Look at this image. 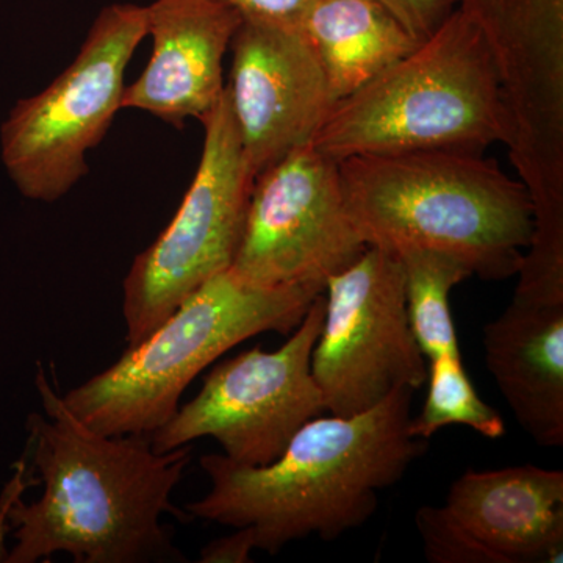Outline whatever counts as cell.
<instances>
[{
    "label": "cell",
    "mask_w": 563,
    "mask_h": 563,
    "mask_svg": "<svg viewBox=\"0 0 563 563\" xmlns=\"http://www.w3.org/2000/svg\"><path fill=\"white\" fill-rule=\"evenodd\" d=\"M46 417L27 428L33 468L44 485L38 501L16 499V528L5 562L35 563L66 553L77 563L185 562L163 515L187 520L172 503L191 462L192 446L152 450L151 435L107 437L76 417L38 363L35 377Z\"/></svg>",
    "instance_id": "obj_1"
},
{
    "label": "cell",
    "mask_w": 563,
    "mask_h": 563,
    "mask_svg": "<svg viewBox=\"0 0 563 563\" xmlns=\"http://www.w3.org/2000/svg\"><path fill=\"white\" fill-rule=\"evenodd\" d=\"M413 390L399 388L366 412L313 418L276 461L243 466L201 457L211 490L188 504L191 517L250 526L255 550L276 554L292 540H335L373 517L379 492L398 484L426 451L410 435Z\"/></svg>",
    "instance_id": "obj_2"
},
{
    "label": "cell",
    "mask_w": 563,
    "mask_h": 563,
    "mask_svg": "<svg viewBox=\"0 0 563 563\" xmlns=\"http://www.w3.org/2000/svg\"><path fill=\"white\" fill-rule=\"evenodd\" d=\"M344 206L366 246L453 255L473 276H517L533 233L528 188L481 152L410 151L340 162Z\"/></svg>",
    "instance_id": "obj_3"
},
{
    "label": "cell",
    "mask_w": 563,
    "mask_h": 563,
    "mask_svg": "<svg viewBox=\"0 0 563 563\" xmlns=\"http://www.w3.org/2000/svg\"><path fill=\"white\" fill-rule=\"evenodd\" d=\"M507 135L490 47L459 9L410 54L333 103L310 143L340 163L410 151L483 154Z\"/></svg>",
    "instance_id": "obj_4"
},
{
    "label": "cell",
    "mask_w": 563,
    "mask_h": 563,
    "mask_svg": "<svg viewBox=\"0 0 563 563\" xmlns=\"http://www.w3.org/2000/svg\"><path fill=\"white\" fill-rule=\"evenodd\" d=\"M322 291L314 284L258 287L225 269L63 402L102 435H151L172 420L181 393L207 366L252 336L295 331Z\"/></svg>",
    "instance_id": "obj_5"
},
{
    "label": "cell",
    "mask_w": 563,
    "mask_h": 563,
    "mask_svg": "<svg viewBox=\"0 0 563 563\" xmlns=\"http://www.w3.org/2000/svg\"><path fill=\"white\" fill-rule=\"evenodd\" d=\"M147 36V7L111 3L49 87L22 99L0 129L2 162L25 198L54 202L88 173L87 154L122 109L124 76Z\"/></svg>",
    "instance_id": "obj_6"
},
{
    "label": "cell",
    "mask_w": 563,
    "mask_h": 563,
    "mask_svg": "<svg viewBox=\"0 0 563 563\" xmlns=\"http://www.w3.org/2000/svg\"><path fill=\"white\" fill-rule=\"evenodd\" d=\"M201 162L184 201L124 280L128 347L151 335L191 292L231 268L254 179L225 90L201 120Z\"/></svg>",
    "instance_id": "obj_7"
},
{
    "label": "cell",
    "mask_w": 563,
    "mask_h": 563,
    "mask_svg": "<svg viewBox=\"0 0 563 563\" xmlns=\"http://www.w3.org/2000/svg\"><path fill=\"white\" fill-rule=\"evenodd\" d=\"M324 310L322 291L279 350L251 347L214 366L199 395L151 433L152 450L168 453L211 437L239 465L263 466L280 457L296 432L325 410L312 374Z\"/></svg>",
    "instance_id": "obj_8"
},
{
    "label": "cell",
    "mask_w": 563,
    "mask_h": 563,
    "mask_svg": "<svg viewBox=\"0 0 563 563\" xmlns=\"http://www.w3.org/2000/svg\"><path fill=\"white\" fill-rule=\"evenodd\" d=\"M324 296L312 374L325 410L352 417L399 388L417 391L426 384L428 366L410 328L398 255L366 247L325 280Z\"/></svg>",
    "instance_id": "obj_9"
},
{
    "label": "cell",
    "mask_w": 563,
    "mask_h": 563,
    "mask_svg": "<svg viewBox=\"0 0 563 563\" xmlns=\"http://www.w3.org/2000/svg\"><path fill=\"white\" fill-rule=\"evenodd\" d=\"M366 247L344 206L339 162L309 143L255 177L231 269L258 287H325Z\"/></svg>",
    "instance_id": "obj_10"
},
{
    "label": "cell",
    "mask_w": 563,
    "mask_h": 563,
    "mask_svg": "<svg viewBox=\"0 0 563 563\" xmlns=\"http://www.w3.org/2000/svg\"><path fill=\"white\" fill-rule=\"evenodd\" d=\"M225 96L252 179L309 144L333 106L328 80L301 31L242 21L231 43Z\"/></svg>",
    "instance_id": "obj_11"
},
{
    "label": "cell",
    "mask_w": 563,
    "mask_h": 563,
    "mask_svg": "<svg viewBox=\"0 0 563 563\" xmlns=\"http://www.w3.org/2000/svg\"><path fill=\"white\" fill-rule=\"evenodd\" d=\"M242 16L221 0H155L147 7L152 55L125 88L122 109L147 111L181 128L199 121L224 92L222 60Z\"/></svg>",
    "instance_id": "obj_12"
},
{
    "label": "cell",
    "mask_w": 563,
    "mask_h": 563,
    "mask_svg": "<svg viewBox=\"0 0 563 563\" xmlns=\"http://www.w3.org/2000/svg\"><path fill=\"white\" fill-rule=\"evenodd\" d=\"M443 507L488 563L562 562L561 470H468L451 485Z\"/></svg>",
    "instance_id": "obj_13"
},
{
    "label": "cell",
    "mask_w": 563,
    "mask_h": 563,
    "mask_svg": "<svg viewBox=\"0 0 563 563\" xmlns=\"http://www.w3.org/2000/svg\"><path fill=\"white\" fill-rule=\"evenodd\" d=\"M483 344L518 424L539 446H563V306L512 301L485 324Z\"/></svg>",
    "instance_id": "obj_14"
},
{
    "label": "cell",
    "mask_w": 563,
    "mask_h": 563,
    "mask_svg": "<svg viewBox=\"0 0 563 563\" xmlns=\"http://www.w3.org/2000/svg\"><path fill=\"white\" fill-rule=\"evenodd\" d=\"M301 32L320 62L333 103L420 44L376 0H318Z\"/></svg>",
    "instance_id": "obj_15"
},
{
    "label": "cell",
    "mask_w": 563,
    "mask_h": 563,
    "mask_svg": "<svg viewBox=\"0 0 563 563\" xmlns=\"http://www.w3.org/2000/svg\"><path fill=\"white\" fill-rule=\"evenodd\" d=\"M406 279L410 328L424 357H462L450 309L455 285L473 276L457 257L431 250L398 252Z\"/></svg>",
    "instance_id": "obj_16"
},
{
    "label": "cell",
    "mask_w": 563,
    "mask_h": 563,
    "mask_svg": "<svg viewBox=\"0 0 563 563\" xmlns=\"http://www.w3.org/2000/svg\"><path fill=\"white\" fill-rule=\"evenodd\" d=\"M428 396L417 418H410L409 432L426 440L446 426L461 424L487 437L499 439L506 432L501 415L484 402L474 390L462 365V357H437L428 369Z\"/></svg>",
    "instance_id": "obj_17"
},
{
    "label": "cell",
    "mask_w": 563,
    "mask_h": 563,
    "mask_svg": "<svg viewBox=\"0 0 563 563\" xmlns=\"http://www.w3.org/2000/svg\"><path fill=\"white\" fill-rule=\"evenodd\" d=\"M390 11L417 41H424L443 24L462 0H376Z\"/></svg>",
    "instance_id": "obj_18"
},
{
    "label": "cell",
    "mask_w": 563,
    "mask_h": 563,
    "mask_svg": "<svg viewBox=\"0 0 563 563\" xmlns=\"http://www.w3.org/2000/svg\"><path fill=\"white\" fill-rule=\"evenodd\" d=\"M221 2L239 11L243 21L301 31L307 14L318 0H221Z\"/></svg>",
    "instance_id": "obj_19"
},
{
    "label": "cell",
    "mask_w": 563,
    "mask_h": 563,
    "mask_svg": "<svg viewBox=\"0 0 563 563\" xmlns=\"http://www.w3.org/2000/svg\"><path fill=\"white\" fill-rule=\"evenodd\" d=\"M255 550V537L250 526L236 528L231 536L221 537L202 548L199 562L202 563H246Z\"/></svg>",
    "instance_id": "obj_20"
},
{
    "label": "cell",
    "mask_w": 563,
    "mask_h": 563,
    "mask_svg": "<svg viewBox=\"0 0 563 563\" xmlns=\"http://www.w3.org/2000/svg\"><path fill=\"white\" fill-rule=\"evenodd\" d=\"M29 474L31 473H29L25 461L18 463L16 473H14L13 479L7 484L5 490L2 493V498H0V561L3 562L9 558V553L5 551V536L10 528V507L13 506L16 499L21 498L22 493L27 490L32 483H35V481L29 477Z\"/></svg>",
    "instance_id": "obj_21"
}]
</instances>
